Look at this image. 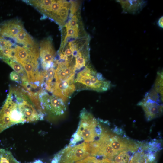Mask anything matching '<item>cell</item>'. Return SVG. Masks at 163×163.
Here are the masks:
<instances>
[{
  "label": "cell",
  "mask_w": 163,
  "mask_h": 163,
  "mask_svg": "<svg viewBox=\"0 0 163 163\" xmlns=\"http://www.w3.org/2000/svg\"><path fill=\"white\" fill-rule=\"evenodd\" d=\"M45 17L57 23L61 28L70 17L72 1L24 0Z\"/></svg>",
  "instance_id": "6da1fadb"
},
{
  "label": "cell",
  "mask_w": 163,
  "mask_h": 163,
  "mask_svg": "<svg viewBox=\"0 0 163 163\" xmlns=\"http://www.w3.org/2000/svg\"><path fill=\"white\" fill-rule=\"evenodd\" d=\"M74 83L77 91L90 90L102 92L109 90L112 86L111 82L90 64L75 74Z\"/></svg>",
  "instance_id": "7a4b0ae2"
},
{
  "label": "cell",
  "mask_w": 163,
  "mask_h": 163,
  "mask_svg": "<svg viewBox=\"0 0 163 163\" xmlns=\"http://www.w3.org/2000/svg\"><path fill=\"white\" fill-rule=\"evenodd\" d=\"M80 117L79 126L73 141L77 142L83 139L86 143L94 141L102 132L96 119L85 109L82 111Z\"/></svg>",
  "instance_id": "3957f363"
},
{
  "label": "cell",
  "mask_w": 163,
  "mask_h": 163,
  "mask_svg": "<svg viewBox=\"0 0 163 163\" xmlns=\"http://www.w3.org/2000/svg\"><path fill=\"white\" fill-rule=\"evenodd\" d=\"M24 123L22 115L14 97L8 94L0 110V133L15 124Z\"/></svg>",
  "instance_id": "277c9868"
},
{
  "label": "cell",
  "mask_w": 163,
  "mask_h": 163,
  "mask_svg": "<svg viewBox=\"0 0 163 163\" xmlns=\"http://www.w3.org/2000/svg\"><path fill=\"white\" fill-rule=\"evenodd\" d=\"M39 99L44 113L51 116L59 117L64 115L66 110L67 102L46 90L41 89Z\"/></svg>",
  "instance_id": "5b68a950"
},
{
  "label": "cell",
  "mask_w": 163,
  "mask_h": 163,
  "mask_svg": "<svg viewBox=\"0 0 163 163\" xmlns=\"http://www.w3.org/2000/svg\"><path fill=\"white\" fill-rule=\"evenodd\" d=\"M90 154L89 143L84 142L63 150L55 155L52 163H74L83 159Z\"/></svg>",
  "instance_id": "8992f818"
},
{
  "label": "cell",
  "mask_w": 163,
  "mask_h": 163,
  "mask_svg": "<svg viewBox=\"0 0 163 163\" xmlns=\"http://www.w3.org/2000/svg\"><path fill=\"white\" fill-rule=\"evenodd\" d=\"M163 98L157 93L149 91L138 104L142 108L147 120H151L161 115L162 113Z\"/></svg>",
  "instance_id": "52a82bcc"
},
{
  "label": "cell",
  "mask_w": 163,
  "mask_h": 163,
  "mask_svg": "<svg viewBox=\"0 0 163 163\" xmlns=\"http://www.w3.org/2000/svg\"><path fill=\"white\" fill-rule=\"evenodd\" d=\"M39 47L40 66L43 71L46 70L53 66L57 55L51 38L41 40Z\"/></svg>",
  "instance_id": "ba28073f"
},
{
  "label": "cell",
  "mask_w": 163,
  "mask_h": 163,
  "mask_svg": "<svg viewBox=\"0 0 163 163\" xmlns=\"http://www.w3.org/2000/svg\"><path fill=\"white\" fill-rule=\"evenodd\" d=\"M123 11L125 13L135 14L139 13L145 6L147 2L142 0H118Z\"/></svg>",
  "instance_id": "9c48e42d"
},
{
  "label": "cell",
  "mask_w": 163,
  "mask_h": 163,
  "mask_svg": "<svg viewBox=\"0 0 163 163\" xmlns=\"http://www.w3.org/2000/svg\"><path fill=\"white\" fill-rule=\"evenodd\" d=\"M8 64L20 75L21 78L22 85L28 82L27 76L23 67L13 59H8L4 61Z\"/></svg>",
  "instance_id": "30bf717a"
},
{
  "label": "cell",
  "mask_w": 163,
  "mask_h": 163,
  "mask_svg": "<svg viewBox=\"0 0 163 163\" xmlns=\"http://www.w3.org/2000/svg\"><path fill=\"white\" fill-rule=\"evenodd\" d=\"M0 163H20L14 157L10 152L0 148Z\"/></svg>",
  "instance_id": "8fae6325"
},
{
  "label": "cell",
  "mask_w": 163,
  "mask_h": 163,
  "mask_svg": "<svg viewBox=\"0 0 163 163\" xmlns=\"http://www.w3.org/2000/svg\"><path fill=\"white\" fill-rule=\"evenodd\" d=\"M129 151L121 152L116 156L114 160V163H129L130 159V155Z\"/></svg>",
  "instance_id": "7c38bea8"
},
{
  "label": "cell",
  "mask_w": 163,
  "mask_h": 163,
  "mask_svg": "<svg viewBox=\"0 0 163 163\" xmlns=\"http://www.w3.org/2000/svg\"><path fill=\"white\" fill-rule=\"evenodd\" d=\"M153 88L158 92L163 95V72H158L157 77Z\"/></svg>",
  "instance_id": "4fadbf2b"
},
{
  "label": "cell",
  "mask_w": 163,
  "mask_h": 163,
  "mask_svg": "<svg viewBox=\"0 0 163 163\" xmlns=\"http://www.w3.org/2000/svg\"><path fill=\"white\" fill-rule=\"evenodd\" d=\"M98 159L93 156H88L74 163H97Z\"/></svg>",
  "instance_id": "5bb4252c"
},
{
  "label": "cell",
  "mask_w": 163,
  "mask_h": 163,
  "mask_svg": "<svg viewBox=\"0 0 163 163\" xmlns=\"http://www.w3.org/2000/svg\"><path fill=\"white\" fill-rule=\"evenodd\" d=\"M10 77L11 80L21 85L22 81L20 76L17 73L14 71H13L10 73Z\"/></svg>",
  "instance_id": "9a60e30c"
},
{
  "label": "cell",
  "mask_w": 163,
  "mask_h": 163,
  "mask_svg": "<svg viewBox=\"0 0 163 163\" xmlns=\"http://www.w3.org/2000/svg\"><path fill=\"white\" fill-rule=\"evenodd\" d=\"M97 163H114L110 159L107 158H104L102 159H98Z\"/></svg>",
  "instance_id": "2e32d148"
},
{
  "label": "cell",
  "mask_w": 163,
  "mask_h": 163,
  "mask_svg": "<svg viewBox=\"0 0 163 163\" xmlns=\"http://www.w3.org/2000/svg\"><path fill=\"white\" fill-rule=\"evenodd\" d=\"M157 24L160 27L163 28V16H161L159 19Z\"/></svg>",
  "instance_id": "e0dca14e"
},
{
  "label": "cell",
  "mask_w": 163,
  "mask_h": 163,
  "mask_svg": "<svg viewBox=\"0 0 163 163\" xmlns=\"http://www.w3.org/2000/svg\"><path fill=\"white\" fill-rule=\"evenodd\" d=\"M30 163H43V162L40 160H37L34 162Z\"/></svg>",
  "instance_id": "ac0fdd59"
}]
</instances>
